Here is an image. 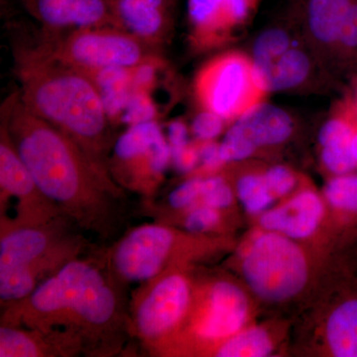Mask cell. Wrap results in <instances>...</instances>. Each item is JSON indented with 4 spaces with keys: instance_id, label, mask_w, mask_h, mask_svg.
I'll return each mask as SVG.
<instances>
[{
    "instance_id": "cell-1",
    "label": "cell",
    "mask_w": 357,
    "mask_h": 357,
    "mask_svg": "<svg viewBox=\"0 0 357 357\" xmlns=\"http://www.w3.org/2000/svg\"><path fill=\"white\" fill-rule=\"evenodd\" d=\"M11 139L40 192L82 227L102 231L121 197L109 170L70 136L33 114L18 91L1 107Z\"/></svg>"
},
{
    "instance_id": "cell-2",
    "label": "cell",
    "mask_w": 357,
    "mask_h": 357,
    "mask_svg": "<svg viewBox=\"0 0 357 357\" xmlns=\"http://www.w3.org/2000/svg\"><path fill=\"white\" fill-rule=\"evenodd\" d=\"M13 55L23 105L109 170L112 123L93 79L40 50L30 39L14 40Z\"/></svg>"
},
{
    "instance_id": "cell-3",
    "label": "cell",
    "mask_w": 357,
    "mask_h": 357,
    "mask_svg": "<svg viewBox=\"0 0 357 357\" xmlns=\"http://www.w3.org/2000/svg\"><path fill=\"white\" fill-rule=\"evenodd\" d=\"M26 325L42 333L67 326L73 333L96 337L119 325V301L100 267L84 260H69L21 301Z\"/></svg>"
},
{
    "instance_id": "cell-4",
    "label": "cell",
    "mask_w": 357,
    "mask_h": 357,
    "mask_svg": "<svg viewBox=\"0 0 357 357\" xmlns=\"http://www.w3.org/2000/svg\"><path fill=\"white\" fill-rule=\"evenodd\" d=\"M31 40L51 57L83 72L110 68L134 69L165 63L161 48L116 26H96L64 32L40 28Z\"/></svg>"
},
{
    "instance_id": "cell-5",
    "label": "cell",
    "mask_w": 357,
    "mask_h": 357,
    "mask_svg": "<svg viewBox=\"0 0 357 357\" xmlns=\"http://www.w3.org/2000/svg\"><path fill=\"white\" fill-rule=\"evenodd\" d=\"M202 109L220 115L227 123L265 102L269 91L249 54L225 52L208 61L194 81Z\"/></svg>"
},
{
    "instance_id": "cell-6",
    "label": "cell",
    "mask_w": 357,
    "mask_h": 357,
    "mask_svg": "<svg viewBox=\"0 0 357 357\" xmlns=\"http://www.w3.org/2000/svg\"><path fill=\"white\" fill-rule=\"evenodd\" d=\"M55 232L42 225H21L2 231L0 241V298L2 302H21L38 286L42 273L52 265L65 264L68 255Z\"/></svg>"
},
{
    "instance_id": "cell-7",
    "label": "cell",
    "mask_w": 357,
    "mask_h": 357,
    "mask_svg": "<svg viewBox=\"0 0 357 357\" xmlns=\"http://www.w3.org/2000/svg\"><path fill=\"white\" fill-rule=\"evenodd\" d=\"M241 271L248 287L268 302L295 297L307 285L309 267L296 241L263 230L244 251Z\"/></svg>"
},
{
    "instance_id": "cell-8",
    "label": "cell",
    "mask_w": 357,
    "mask_h": 357,
    "mask_svg": "<svg viewBox=\"0 0 357 357\" xmlns=\"http://www.w3.org/2000/svg\"><path fill=\"white\" fill-rule=\"evenodd\" d=\"M268 91H296L309 88L321 67L295 26H269L256 36L249 54ZM324 69V68H323Z\"/></svg>"
},
{
    "instance_id": "cell-9",
    "label": "cell",
    "mask_w": 357,
    "mask_h": 357,
    "mask_svg": "<svg viewBox=\"0 0 357 357\" xmlns=\"http://www.w3.org/2000/svg\"><path fill=\"white\" fill-rule=\"evenodd\" d=\"M171 160V150L158 121L128 126L114 141L107 168L114 181L148 192L155 189Z\"/></svg>"
},
{
    "instance_id": "cell-10",
    "label": "cell",
    "mask_w": 357,
    "mask_h": 357,
    "mask_svg": "<svg viewBox=\"0 0 357 357\" xmlns=\"http://www.w3.org/2000/svg\"><path fill=\"white\" fill-rule=\"evenodd\" d=\"M177 237L172 229L156 225L137 227L117 244L112 262L115 272L130 282L151 280L172 257Z\"/></svg>"
},
{
    "instance_id": "cell-11",
    "label": "cell",
    "mask_w": 357,
    "mask_h": 357,
    "mask_svg": "<svg viewBox=\"0 0 357 357\" xmlns=\"http://www.w3.org/2000/svg\"><path fill=\"white\" fill-rule=\"evenodd\" d=\"M259 0H189V41L196 52H206L227 43L248 23Z\"/></svg>"
},
{
    "instance_id": "cell-12",
    "label": "cell",
    "mask_w": 357,
    "mask_h": 357,
    "mask_svg": "<svg viewBox=\"0 0 357 357\" xmlns=\"http://www.w3.org/2000/svg\"><path fill=\"white\" fill-rule=\"evenodd\" d=\"M191 300V286L184 275L169 274L160 279L136 312V326L141 337L150 342L166 337L185 318Z\"/></svg>"
},
{
    "instance_id": "cell-13",
    "label": "cell",
    "mask_w": 357,
    "mask_h": 357,
    "mask_svg": "<svg viewBox=\"0 0 357 357\" xmlns=\"http://www.w3.org/2000/svg\"><path fill=\"white\" fill-rule=\"evenodd\" d=\"M356 0H298L296 17L319 64L332 74L338 37Z\"/></svg>"
},
{
    "instance_id": "cell-14",
    "label": "cell",
    "mask_w": 357,
    "mask_h": 357,
    "mask_svg": "<svg viewBox=\"0 0 357 357\" xmlns=\"http://www.w3.org/2000/svg\"><path fill=\"white\" fill-rule=\"evenodd\" d=\"M21 3L45 31L116 26L109 0H21Z\"/></svg>"
},
{
    "instance_id": "cell-15",
    "label": "cell",
    "mask_w": 357,
    "mask_h": 357,
    "mask_svg": "<svg viewBox=\"0 0 357 357\" xmlns=\"http://www.w3.org/2000/svg\"><path fill=\"white\" fill-rule=\"evenodd\" d=\"M197 325L199 337L208 342H220L245 328L249 318V301L236 284L218 281L211 286L208 305Z\"/></svg>"
},
{
    "instance_id": "cell-16",
    "label": "cell",
    "mask_w": 357,
    "mask_h": 357,
    "mask_svg": "<svg viewBox=\"0 0 357 357\" xmlns=\"http://www.w3.org/2000/svg\"><path fill=\"white\" fill-rule=\"evenodd\" d=\"M115 25L163 48L174 28L172 0H109Z\"/></svg>"
},
{
    "instance_id": "cell-17",
    "label": "cell",
    "mask_w": 357,
    "mask_h": 357,
    "mask_svg": "<svg viewBox=\"0 0 357 357\" xmlns=\"http://www.w3.org/2000/svg\"><path fill=\"white\" fill-rule=\"evenodd\" d=\"M325 215L323 199L312 190H304L285 203L263 213L260 227L294 239L307 238L318 230Z\"/></svg>"
},
{
    "instance_id": "cell-18",
    "label": "cell",
    "mask_w": 357,
    "mask_h": 357,
    "mask_svg": "<svg viewBox=\"0 0 357 357\" xmlns=\"http://www.w3.org/2000/svg\"><path fill=\"white\" fill-rule=\"evenodd\" d=\"M0 187L2 196L13 197L26 211L37 208L44 203H51L40 192L31 173L20 158L11 139L8 128L1 117L0 126Z\"/></svg>"
},
{
    "instance_id": "cell-19",
    "label": "cell",
    "mask_w": 357,
    "mask_h": 357,
    "mask_svg": "<svg viewBox=\"0 0 357 357\" xmlns=\"http://www.w3.org/2000/svg\"><path fill=\"white\" fill-rule=\"evenodd\" d=\"M234 123L256 150L279 146L287 142L295 130L292 115L265 102L249 110Z\"/></svg>"
},
{
    "instance_id": "cell-20",
    "label": "cell",
    "mask_w": 357,
    "mask_h": 357,
    "mask_svg": "<svg viewBox=\"0 0 357 357\" xmlns=\"http://www.w3.org/2000/svg\"><path fill=\"white\" fill-rule=\"evenodd\" d=\"M326 340L332 356L357 357V296L347 298L331 312Z\"/></svg>"
},
{
    "instance_id": "cell-21",
    "label": "cell",
    "mask_w": 357,
    "mask_h": 357,
    "mask_svg": "<svg viewBox=\"0 0 357 357\" xmlns=\"http://www.w3.org/2000/svg\"><path fill=\"white\" fill-rule=\"evenodd\" d=\"M274 347L273 340L266 328L250 326L220 342L215 356L266 357L271 356Z\"/></svg>"
},
{
    "instance_id": "cell-22",
    "label": "cell",
    "mask_w": 357,
    "mask_h": 357,
    "mask_svg": "<svg viewBox=\"0 0 357 357\" xmlns=\"http://www.w3.org/2000/svg\"><path fill=\"white\" fill-rule=\"evenodd\" d=\"M236 196L250 215H260L272 208L276 197L270 191L263 173H245L239 176Z\"/></svg>"
},
{
    "instance_id": "cell-23",
    "label": "cell",
    "mask_w": 357,
    "mask_h": 357,
    "mask_svg": "<svg viewBox=\"0 0 357 357\" xmlns=\"http://www.w3.org/2000/svg\"><path fill=\"white\" fill-rule=\"evenodd\" d=\"M324 194L333 210L347 217H357V171L333 176L326 183Z\"/></svg>"
},
{
    "instance_id": "cell-24",
    "label": "cell",
    "mask_w": 357,
    "mask_h": 357,
    "mask_svg": "<svg viewBox=\"0 0 357 357\" xmlns=\"http://www.w3.org/2000/svg\"><path fill=\"white\" fill-rule=\"evenodd\" d=\"M50 352L48 347L30 333L11 328H0V356L1 357H38L46 356Z\"/></svg>"
},
{
    "instance_id": "cell-25",
    "label": "cell",
    "mask_w": 357,
    "mask_h": 357,
    "mask_svg": "<svg viewBox=\"0 0 357 357\" xmlns=\"http://www.w3.org/2000/svg\"><path fill=\"white\" fill-rule=\"evenodd\" d=\"M234 192L227 178L218 174L203 178L201 199L204 204L218 211L229 208L234 201Z\"/></svg>"
},
{
    "instance_id": "cell-26",
    "label": "cell",
    "mask_w": 357,
    "mask_h": 357,
    "mask_svg": "<svg viewBox=\"0 0 357 357\" xmlns=\"http://www.w3.org/2000/svg\"><path fill=\"white\" fill-rule=\"evenodd\" d=\"M157 121V107L150 93L134 91L121 115V122L128 126Z\"/></svg>"
},
{
    "instance_id": "cell-27",
    "label": "cell",
    "mask_w": 357,
    "mask_h": 357,
    "mask_svg": "<svg viewBox=\"0 0 357 357\" xmlns=\"http://www.w3.org/2000/svg\"><path fill=\"white\" fill-rule=\"evenodd\" d=\"M227 124L220 115L202 109L192 119L191 130L199 142H208L217 139Z\"/></svg>"
},
{
    "instance_id": "cell-28",
    "label": "cell",
    "mask_w": 357,
    "mask_h": 357,
    "mask_svg": "<svg viewBox=\"0 0 357 357\" xmlns=\"http://www.w3.org/2000/svg\"><path fill=\"white\" fill-rule=\"evenodd\" d=\"M265 181L276 199L284 198L294 191L297 177L290 168L284 165L269 167L263 172Z\"/></svg>"
},
{
    "instance_id": "cell-29",
    "label": "cell",
    "mask_w": 357,
    "mask_h": 357,
    "mask_svg": "<svg viewBox=\"0 0 357 357\" xmlns=\"http://www.w3.org/2000/svg\"><path fill=\"white\" fill-rule=\"evenodd\" d=\"M220 222V211L203 204L189 211L185 217V227L192 234H203L215 229Z\"/></svg>"
},
{
    "instance_id": "cell-30",
    "label": "cell",
    "mask_w": 357,
    "mask_h": 357,
    "mask_svg": "<svg viewBox=\"0 0 357 357\" xmlns=\"http://www.w3.org/2000/svg\"><path fill=\"white\" fill-rule=\"evenodd\" d=\"M204 177L188 178L169 195V204L175 210H183L201 199Z\"/></svg>"
},
{
    "instance_id": "cell-31",
    "label": "cell",
    "mask_w": 357,
    "mask_h": 357,
    "mask_svg": "<svg viewBox=\"0 0 357 357\" xmlns=\"http://www.w3.org/2000/svg\"><path fill=\"white\" fill-rule=\"evenodd\" d=\"M201 143L199 147V164L208 173L215 174L225 165L220 153V143L215 141Z\"/></svg>"
},
{
    "instance_id": "cell-32",
    "label": "cell",
    "mask_w": 357,
    "mask_h": 357,
    "mask_svg": "<svg viewBox=\"0 0 357 357\" xmlns=\"http://www.w3.org/2000/svg\"><path fill=\"white\" fill-rule=\"evenodd\" d=\"M168 142L171 158L191 146L192 143L190 142L189 129L184 121H175L169 124Z\"/></svg>"
},
{
    "instance_id": "cell-33",
    "label": "cell",
    "mask_w": 357,
    "mask_h": 357,
    "mask_svg": "<svg viewBox=\"0 0 357 357\" xmlns=\"http://www.w3.org/2000/svg\"><path fill=\"white\" fill-rule=\"evenodd\" d=\"M352 151H354V158L357 162V131L354 135V141H352Z\"/></svg>"
},
{
    "instance_id": "cell-34",
    "label": "cell",
    "mask_w": 357,
    "mask_h": 357,
    "mask_svg": "<svg viewBox=\"0 0 357 357\" xmlns=\"http://www.w3.org/2000/svg\"><path fill=\"white\" fill-rule=\"evenodd\" d=\"M354 77H356V76H354Z\"/></svg>"
}]
</instances>
